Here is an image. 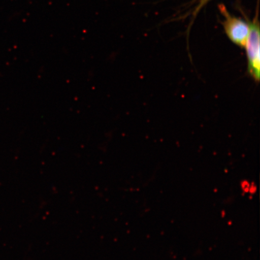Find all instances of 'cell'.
Instances as JSON below:
<instances>
[{
  "mask_svg": "<svg viewBox=\"0 0 260 260\" xmlns=\"http://www.w3.org/2000/svg\"><path fill=\"white\" fill-rule=\"evenodd\" d=\"M249 34L245 45L248 73L249 76L258 83L260 77L259 26L254 21L249 24Z\"/></svg>",
  "mask_w": 260,
  "mask_h": 260,
  "instance_id": "6da1fadb",
  "label": "cell"
},
{
  "mask_svg": "<svg viewBox=\"0 0 260 260\" xmlns=\"http://www.w3.org/2000/svg\"><path fill=\"white\" fill-rule=\"evenodd\" d=\"M220 10L225 17L223 26L228 38L239 47H245L249 34V24L241 19L231 15L223 6H220Z\"/></svg>",
  "mask_w": 260,
  "mask_h": 260,
  "instance_id": "7a4b0ae2",
  "label": "cell"
},
{
  "mask_svg": "<svg viewBox=\"0 0 260 260\" xmlns=\"http://www.w3.org/2000/svg\"><path fill=\"white\" fill-rule=\"evenodd\" d=\"M210 0H201L198 8L197 9L196 12H197L199 10L203 7V6L206 4L207 3L209 2Z\"/></svg>",
  "mask_w": 260,
  "mask_h": 260,
  "instance_id": "3957f363",
  "label": "cell"
}]
</instances>
